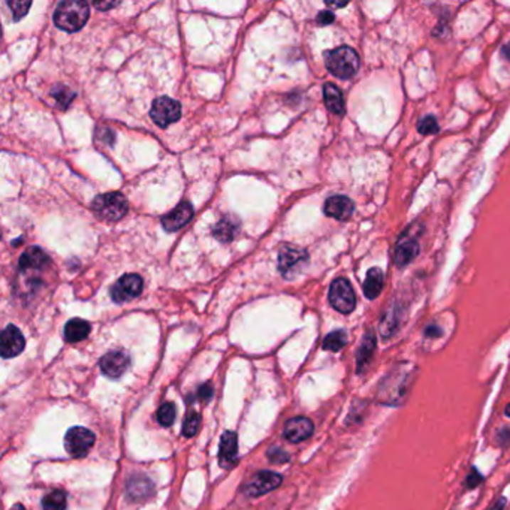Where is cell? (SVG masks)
<instances>
[{
	"instance_id": "obj_18",
	"label": "cell",
	"mask_w": 510,
	"mask_h": 510,
	"mask_svg": "<svg viewBox=\"0 0 510 510\" xmlns=\"http://www.w3.org/2000/svg\"><path fill=\"white\" fill-rule=\"evenodd\" d=\"M237 455H238V437L234 431H225L221 439L218 462H221L223 469H228L237 461Z\"/></svg>"
},
{
	"instance_id": "obj_36",
	"label": "cell",
	"mask_w": 510,
	"mask_h": 510,
	"mask_svg": "<svg viewBox=\"0 0 510 510\" xmlns=\"http://www.w3.org/2000/svg\"><path fill=\"white\" fill-rule=\"evenodd\" d=\"M198 397H199L201 401L208 403V401L211 400V397H213V388H211V385H210V383H206V385L199 386V389H198Z\"/></svg>"
},
{
	"instance_id": "obj_5",
	"label": "cell",
	"mask_w": 510,
	"mask_h": 510,
	"mask_svg": "<svg viewBox=\"0 0 510 510\" xmlns=\"http://www.w3.org/2000/svg\"><path fill=\"white\" fill-rule=\"evenodd\" d=\"M328 298L332 307L343 314H351L356 307L355 290L344 277H339L331 283Z\"/></svg>"
},
{
	"instance_id": "obj_33",
	"label": "cell",
	"mask_w": 510,
	"mask_h": 510,
	"mask_svg": "<svg viewBox=\"0 0 510 510\" xmlns=\"http://www.w3.org/2000/svg\"><path fill=\"white\" fill-rule=\"evenodd\" d=\"M268 458L272 462H286V461H289V455L286 454L285 450H282L280 447H271L268 450Z\"/></svg>"
},
{
	"instance_id": "obj_19",
	"label": "cell",
	"mask_w": 510,
	"mask_h": 510,
	"mask_svg": "<svg viewBox=\"0 0 510 510\" xmlns=\"http://www.w3.org/2000/svg\"><path fill=\"white\" fill-rule=\"evenodd\" d=\"M377 347V340H376V334L373 331H367V334L363 335L362 343L358 349L356 354V373L361 374L363 370L367 368V366L370 363V361L374 356Z\"/></svg>"
},
{
	"instance_id": "obj_21",
	"label": "cell",
	"mask_w": 510,
	"mask_h": 510,
	"mask_svg": "<svg viewBox=\"0 0 510 510\" xmlns=\"http://www.w3.org/2000/svg\"><path fill=\"white\" fill-rule=\"evenodd\" d=\"M324 100L326 108L335 114V115H343L346 111V105H344V97L341 90L339 89L337 85L332 83H326L324 85Z\"/></svg>"
},
{
	"instance_id": "obj_1",
	"label": "cell",
	"mask_w": 510,
	"mask_h": 510,
	"mask_svg": "<svg viewBox=\"0 0 510 510\" xmlns=\"http://www.w3.org/2000/svg\"><path fill=\"white\" fill-rule=\"evenodd\" d=\"M413 371L415 367H405L404 363H398V367L393 368L389 374L385 376L383 381L378 385L377 389V400L382 404L397 405L403 403L409 388L413 382Z\"/></svg>"
},
{
	"instance_id": "obj_24",
	"label": "cell",
	"mask_w": 510,
	"mask_h": 510,
	"mask_svg": "<svg viewBox=\"0 0 510 510\" xmlns=\"http://www.w3.org/2000/svg\"><path fill=\"white\" fill-rule=\"evenodd\" d=\"M238 222H235L234 218L230 217H225L218 222L214 228H213V235L222 243H230L232 240L235 238L237 232H238Z\"/></svg>"
},
{
	"instance_id": "obj_22",
	"label": "cell",
	"mask_w": 510,
	"mask_h": 510,
	"mask_svg": "<svg viewBox=\"0 0 510 510\" xmlns=\"http://www.w3.org/2000/svg\"><path fill=\"white\" fill-rule=\"evenodd\" d=\"M92 326L83 319H70L65 326V340L69 343H78L89 337Z\"/></svg>"
},
{
	"instance_id": "obj_30",
	"label": "cell",
	"mask_w": 510,
	"mask_h": 510,
	"mask_svg": "<svg viewBox=\"0 0 510 510\" xmlns=\"http://www.w3.org/2000/svg\"><path fill=\"white\" fill-rule=\"evenodd\" d=\"M201 425V415L198 412H188L184 422H183V435L191 439V437L196 435Z\"/></svg>"
},
{
	"instance_id": "obj_10",
	"label": "cell",
	"mask_w": 510,
	"mask_h": 510,
	"mask_svg": "<svg viewBox=\"0 0 510 510\" xmlns=\"http://www.w3.org/2000/svg\"><path fill=\"white\" fill-rule=\"evenodd\" d=\"M309 255L302 249L297 247H285L279 255V270L286 277H294L302 271V268L307 265Z\"/></svg>"
},
{
	"instance_id": "obj_17",
	"label": "cell",
	"mask_w": 510,
	"mask_h": 510,
	"mask_svg": "<svg viewBox=\"0 0 510 510\" xmlns=\"http://www.w3.org/2000/svg\"><path fill=\"white\" fill-rule=\"evenodd\" d=\"M192 216H193L192 206L187 201H183L171 213H168L166 216L162 217V225H164L165 230L176 232L191 222Z\"/></svg>"
},
{
	"instance_id": "obj_34",
	"label": "cell",
	"mask_w": 510,
	"mask_h": 510,
	"mask_svg": "<svg viewBox=\"0 0 510 510\" xmlns=\"http://www.w3.org/2000/svg\"><path fill=\"white\" fill-rule=\"evenodd\" d=\"M465 482H467L469 488H476V487H479V484L484 482V476L477 472V469H472V472H470V474H469V477H467V480H465Z\"/></svg>"
},
{
	"instance_id": "obj_29",
	"label": "cell",
	"mask_w": 510,
	"mask_h": 510,
	"mask_svg": "<svg viewBox=\"0 0 510 510\" xmlns=\"http://www.w3.org/2000/svg\"><path fill=\"white\" fill-rule=\"evenodd\" d=\"M418 132L420 135H435L439 134L440 130V126H439V122H437V119L434 117V115H425V117H422L419 122H418Z\"/></svg>"
},
{
	"instance_id": "obj_20",
	"label": "cell",
	"mask_w": 510,
	"mask_h": 510,
	"mask_svg": "<svg viewBox=\"0 0 510 510\" xmlns=\"http://www.w3.org/2000/svg\"><path fill=\"white\" fill-rule=\"evenodd\" d=\"M385 285V277L381 268L373 267L367 271L366 275V282L362 285V290L363 295L367 297V299H376L378 295L382 294V289Z\"/></svg>"
},
{
	"instance_id": "obj_27",
	"label": "cell",
	"mask_w": 510,
	"mask_h": 510,
	"mask_svg": "<svg viewBox=\"0 0 510 510\" xmlns=\"http://www.w3.org/2000/svg\"><path fill=\"white\" fill-rule=\"evenodd\" d=\"M51 96H53V99L55 100L57 107L62 108V110H66V108L69 107L70 102L74 100L75 93L72 92V90L69 89V87H66V85H63V84H59V85H55L54 89L51 90Z\"/></svg>"
},
{
	"instance_id": "obj_3",
	"label": "cell",
	"mask_w": 510,
	"mask_h": 510,
	"mask_svg": "<svg viewBox=\"0 0 510 510\" xmlns=\"http://www.w3.org/2000/svg\"><path fill=\"white\" fill-rule=\"evenodd\" d=\"M325 65L334 77L340 80H351L359 70L361 60L358 53L352 47H339L325 53Z\"/></svg>"
},
{
	"instance_id": "obj_38",
	"label": "cell",
	"mask_w": 510,
	"mask_h": 510,
	"mask_svg": "<svg viewBox=\"0 0 510 510\" xmlns=\"http://www.w3.org/2000/svg\"><path fill=\"white\" fill-rule=\"evenodd\" d=\"M119 5V2H95V6L100 11H107V9H111V8H115Z\"/></svg>"
},
{
	"instance_id": "obj_31",
	"label": "cell",
	"mask_w": 510,
	"mask_h": 510,
	"mask_svg": "<svg viewBox=\"0 0 510 510\" xmlns=\"http://www.w3.org/2000/svg\"><path fill=\"white\" fill-rule=\"evenodd\" d=\"M137 489H139L138 499H145V497H147V495L150 494V492H147L145 489L153 491L152 484H150L149 480L145 479V477H134L132 480H130L129 485H127V492H129V494H132V492H135Z\"/></svg>"
},
{
	"instance_id": "obj_15",
	"label": "cell",
	"mask_w": 510,
	"mask_h": 510,
	"mask_svg": "<svg viewBox=\"0 0 510 510\" xmlns=\"http://www.w3.org/2000/svg\"><path fill=\"white\" fill-rule=\"evenodd\" d=\"M26 346L21 331L16 325H8L2 332V356L5 359L18 356Z\"/></svg>"
},
{
	"instance_id": "obj_7",
	"label": "cell",
	"mask_w": 510,
	"mask_h": 510,
	"mask_svg": "<svg viewBox=\"0 0 510 510\" xmlns=\"http://www.w3.org/2000/svg\"><path fill=\"white\" fill-rule=\"evenodd\" d=\"M95 434L83 427L70 428L65 435V449L68 454L74 458H83L87 452L95 445Z\"/></svg>"
},
{
	"instance_id": "obj_40",
	"label": "cell",
	"mask_w": 510,
	"mask_h": 510,
	"mask_svg": "<svg viewBox=\"0 0 510 510\" xmlns=\"http://www.w3.org/2000/svg\"><path fill=\"white\" fill-rule=\"evenodd\" d=\"M504 506H506V499L504 497H501L497 503H495L489 510H503L504 509Z\"/></svg>"
},
{
	"instance_id": "obj_12",
	"label": "cell",
	"mask_w": 510,
	"mask_h": 510,
	"mask_svg": "<svg viewBox=\"0 0 510 510\" xmlns=\"http://www.w3.org/2000/svg\"><path fill=\"white\" fill-rule=\"evenodd\" d=\"M100 370L105 376L111 377V378H119L122 377L126 370L129 368V355L123 351H112L108 352L107 355L102 356L100 359Z\"/></svg>"
},
{
	"instance_id": "obj_13",
	"label": "cell",
	"mask_w": 510,
	"mask_h": 510,
	"mask_svg": "<svg viewBox=\"0 0 510 510\" xmlns=\"http://www.w3.org/2000/svg\"><path fill=\"white\" fill-rule=\"evenodd\" d=\"M324 211L335 221H347L355 211V202L344 195H334L325 201Z\"/></svg>"
},
{
	"instance_id": "obj_9",
	"label": "cell",
	"mask_w": 510,
	"mask_h": 510,
	"mask_svg": "<svg viewBox=\"0 0 510 510\" xmlns=\"http://www.w3.org/2000/svg\"><path fill=\"white\" fill-rule=\"evenodd\" d=\"M144 282L138 274H124L122 279L111 287V298L114 302H127L141 295Z\"/></svg>"
},
{
	"instance_id": "obj_2",
	"label": "cell",
	"mask_w": 510,
	"mask_h": 510,
	"mask_svg": "<svg viewBox=\"0 0 510 510\" xmlns=\"http://www.w3.org/2000/svg\"><path fill=\"white\" fill-rule=\"evenodd\" d=\"M90 17V8L78 0H65L54 11V23L65 32L74 33L81 31Z\"/></svg>"
},
{
	"instance_id": "obj_23",
	"label": "cell",
	"mask_w": 510,
	"mask_h": 510,
	"mask_svg": "<svg viewBox=\"0 0 510 510\" xmlns=\"http://www.w3.org/2000/svg\"><path fill=\"white\" fill-rule=\"evenodd\" d=\"M401 309L400 307H391L386 310L385 316L381 320V334L385 340L393 337L400 329L401 325Z\"/></svg>"
},
{
	"instance_id": "obj_6",
	"label": "cell",
	"mask_w": 510,
	"mask_h": 510,
	"mask_svg": "<svg viewBox=\"0 0 510 510\" xmlns=\"http://www.w3.org/2000/svg\"><path fill=\"white\" fill-rule=\"evenodd\" d=\"M150 115L153 122L160 127H168L169 124L176 123L181 117V105L177 100H174L168 96L157 97L153 105Z\"/></svg>"
},
{
	"instance_id": "obj_14",
	"label": "cell",
	"mask_w": 510,
	"mask_h": 510,
	"mask_svg": "<svg viewBox=\"0 0 510 510\" xmlns=\"http://www.w3.org/2000/svg\"><path fill=\"white\" fill-rule=\"evenodd\" d=\"M314 431V425L313 422L309 418L304 416H298V418H292L286 422L283 434L289 442L292 443H299L307 440L309 437H312Z\"/></svg>"
},
{
	"instance_id": "obj_39",
	"label": "cell",
	"mask_w": 510,
	"mask_h": 510,
	"mask_svg": "<svg viewBox=\"0 0 510 510\" xmlns=\"http://www.w3.org/2000/svg\"><path fill=\"white\" fill-rule=\"evenodd\" d=\"M503 59H506L507 62H510V42L504 43V46L501 47V51H500Z\"/></svg>"
},
{
	"instance_id": "obj_4",
	"label": "cell",
	"mask_w": 510,
	"mask_h": 510,
	"mask_svg": "<svg viewBox=\"0 0 510 510\" xmlns=\"http://www.w3.org/2000/svg\"><path fill=\"white\" fill-rule=\"evenodd\" d=\"M92 210L102 221L117 222L127 213L129 203L122 193L110 192L96 196L92 202Z\"/></svg>"
},
{
	"instance_id": "obj_11",
	"label": "cell",
	"mask_w": 510,
	"mask_h": 510,
	"mask_svg": "<svg viewBox=\"0 0 510 510\" xmlns=\"http://www.w3.org/2000/svg\"><path fill=\"white\" fill-rule=\"evenodd\" d=\"M283 482V477L279 473L274 472H257L250 480L249 484L245 485L244 492L249 497H259V495H264L271 492L272 489L279 488Z\"/></svg>"
},
{
	"instance_id": "obj_43",
	"label": "cell",
	"mask_w": 510,
	"mask_h": 510,
	"mask_svg": "<svg viewBox=\"0 0 510 510\" xmlns=\"http://www.w3.org/2000/svg\"><path fill=\"white\" fill-rule=\"evenodd\" d=\"M504 413H506V416L507 418H510V404L506 407V410H504Z\"/></svg>"
},
{
	"instance_id": "obj_42",
	"label": "cell",
	"mask_w": 510,
	"mask_h": 510,
	"mask_svg": "<svg viewBox=\"0 0 510 510\" xmlns=\"http://www.w3.org/2000/svg\"><path fill=\"white\" fill-rule=\"evenodd\" d=\"M11 510H26V509H24L21 504H16Z\"/></svg>"
},
{
	"instance_id": "obj_35",
	"label": "cell",
	"mask_w": 510,
	"mask_h": 510,
	"mask_svg": "<svg viewBox=\"0 0 510 510\" xmlns=\"http://www.w3.org/2000/svg\"><path fill=\"white\" fill-rule=\"evenodd\" d=\"M316 21H317L319 26H329V24H332V23L335 21L334 12H332V11H322V12H319V16H317Z\"/></svg>"
},
{
	"instance_id": "obj_25",
	"label": "cell",
	"mask_w": 510,
	"mask_h": 510,
	"mask_svg": "<svg viewBox=\"0 0 510 510\" xmlns=\"http://www.w3.org/2000/svg\"><path fill=\"white\" fill-rule=\"evenodd\" d=\"M346 344H347V332L344 329H337L326 335L322 343V347L329 352H340Z\"/></svg>"
},
{
	"instance_id": "obj_16",
	"label": "cell",
	"mask_w": 510,
	"mask_h": 510,
	"mask_svg": "<svg viewBox=\"0 0 510 510\" xmlns=\"http://www.w3.org/2000/svg\"><path fill=\"white\" fill-rule=\"evenodd\" d=\"M50 265V257L39 247H28L18 260V268L23 272H39Z\"/></svg>"
},
{
	"instance_id": "obj_32",
	"label": "cell",
	"mask_w": 510,
	"mask_h": 510,
	"mask_svg": "<svg viewBox=\"0 0 510 510\" xmlns=\"http://www.w3.org/2000/svg\"><path fill=\"white\" fill-rule=\"evenodd\" d=\"M8 6L14 12V20L18 21L26 16L28 8L32 6V2H26L24 4V2H18V0H14V2H8Z\"/></svg>"
},
{
	"instance_id": "obj_8",
	"label": "cell",
	"mask_w": 510,
	"mask_h": 510,
	"mask_svg": "<svg viewBox=\"0 0 510 510\" xmlns=\"http://www.w3.org/2000/svg\"><path fill=\"white\" fill-rule=\"evenodd\" d=\"M413 230L415 228L412 225L397 241L393 260H395V265L398 268H405L407 265L412 264L420 252V245L418 237L413 234Z\"/></svg>"
},
{
	"instance_id": "obj_26",
	"label": "cell",
	"mask_w": 510,
	"mask_h": 510,
	"mask_svg": "<svg viewBox=\"0 0 510 510\" xmlns=\"http://www.w3.org/2000/svg\"><path fill=\"white\" fill-rule=\"evenodd\" d=\"M66 494L63 491H51L42 500L43 510H66Z\"/></svg>"
},
{
	"instance_id": "obj_28",
	"label": "cell",
	"mask_w": 510,
	"mask_h": 510,
	"mask_svg": "<svg viewBox=\"0 0 510 510\" xmlns=\"http://www.w3.org/2000/svg\"><path fill=\"white\" fill-rule=\"evenodd\" d=\"M176 416H177V409L174 403H165L159 407L157 422L162 427H171L174 424V420H176Z\"/></svg>"
},
{
	"instance_id": "obj_41",
	"label": "cell",
	"mask_w": 510,
	"mask_h": 510,
	"mask_svg": "<svg viewBox=\"0 0 510 510\" xmlns=\"http://www.w3.org/2000/svg\"><path fill=\"white\" fill-rule=\"evenodd\" d=\"M326 5L331 8H344L347 6V2H326Z\"/></svg>"
},
{
	"instance_id": "obj_37",
	"label": "cell",
	"mask_w": 510,
	"mask_h": 510,
	"mask_svg": "<svg viewBox=\"0 0 510 510\" xmlns=\"http://www.w3.org/2000/svg\"><path fill=\"white\" fill-rule=\"evenodd\" d=\"M424 334H425V337H428V339H440L443 335V329L439 325L432 324V325H428L425 328Z\"/></svg>"
}]
</instances>
